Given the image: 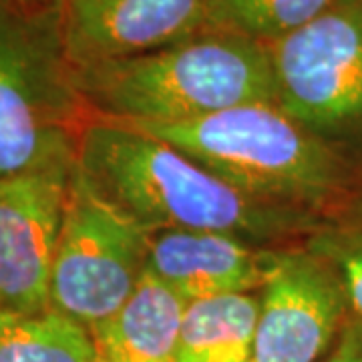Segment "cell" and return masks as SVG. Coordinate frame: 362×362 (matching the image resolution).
<instances>
[{
  "instance_id": "cell-5",
  "label": "cell",
  "mask_w": 362,
  "mask_h": 362,
  "mask_svg": "<svg viewBox=\"0 0 362 362\" xmlns=\"http://www.w3.org/2000/svg\"><path fill=\"white\" fill-rule=\"evenodd\" d=\"M149 244L151 233L95 192L75 163L52 259L49 306L93 330L139 286Z\"/></svg>"
},
{
  "instance_id": "cell-7",
  "label": "cell",
  "mask_w": 362,
  "mask_h": 362,
  "mask_svg": "<svg viewBox=\"0 0 362 362\" xmlns=\"http://www.w3.org/2000/svg\"><path fill=\"white\" fill-rule=\"evenodd\" d=\"M258 298L254 362H320L350 316L337 266L312 246L272 250Z\"/></svg>"
},
{
  "instance_id": "cell-11",
  "label": "cell",
  "mask_w": 362,
  "mask_h": 362,
  "mask_svg": "<svg viewBox=\"0 0 362 362\" xmlns=\"http://www.w3.org/2000/svg\"><path fill=\"white\" fill-rule=\"evenodd\" d=\"M187 302L151 272L119 310L90 330L97 362H177Z\"/></svg>"
},
{
  "instance_id": "cell-2",
  "label": "cell",
  "mask_w": 362,
  "mask_h": 362,
  "mask_svg": "<svg viewBox=\"0 0 362 362\" xmlns=\"http://www.w3.org/2000/svg\"><path fill=\"white\" fill-rule=\"evenodd\" d=\"M127 125L168 141L238 192L272 206L326 216L362 195L358 165L278 105H242L183 123Z\"/></svg>"
},
{
  "instance_id": "cell-4",
  "label": "cell",
  "mask_w": 362,
  "mask_h": 362,
  "mask_svg": "<svg viewBox=\"0 0 362 362\" xmlns=\"http://www.w3.org/2000/svg\"><path fill=\"white\" fill-rule=\"evenodd\" d=\"M89 119L63 45L61 4L0 0V177L75 159Z\"/></svg>"
},
{
  "instance_id": "cell-15",
  "label": "cell",
  "mask_w": 362,
  "mask_h": 362,
  "mask_svg": "<svg viewBox=\"0 0 362 362\" xmlns=\"http://www.w3.org/2000/svg\"><path fill=\"white\" fill-rule=\"evenodd\" d=\"M312 247L337 266L350 316L362 322V230L322 233Z\"/></svg>"
},
{
  "instance_id": "cell-6",
  "label": "cell",
  "mask_w": 362,
  "mask_h": 362,
  "mask_svg": "<svg viewBox=\"0 0 362 362\" xmlns=\"http://www.w3.org/2000/svg\"><path fill=\"white\" fill-rule=\"evenodd\" d=\"M276 105L334 145L362 139V0L268 42Z\"/></svg>"
},
{
  "instance_id": "cell-16",
  "label": "cell",
  "mask_w": 362,
  "mask_h": 362,
  "mask_svg": "<svg viewBox=\"0 0 362 362\" xmlns=\"http://www.w3.org/2000/svg\"><path fill=\"white\" fill-rule=\"evenodd\" d=\"M320 362H362V322L349 316L337 342Z\"/></svg>"
},
{
  "instance_id": "cell-1",
  "label": "cell",
  "mask_w": 362,
  "mask_h": 362,
  "mask_svg": "<svg viewBox=\"0 0 362 362\" xmlns=\"http://www.w3.org/2000/svg\"><path fill=\"white\" fill-rule=\"evenodd\" d=\"M75 163L95 192L149 233H232L254 244L310 230L314 216L238 192L168 141L127 123L90 117Z\"/></svg>"
},
{
  "instance_id": "cell-8",
  "label": "cell",
  "mask_w": 362,
  "mask_h": 362,
  "mask_svg": "<svg viewBox=\"0 0 362 362\" xmlns=\"http://www.w3.org/2000/svg\"><path fill=\"white\" fill-rule=\"evenodd\" d=\"M75 159L0 177V308L49 306L51 270Z\"/></svg>"
},
{
  "instance_id": "cell-12",
  "label": "cell",
  "mask_w": 362,
  "mask_h": 362,
  "mask_svg": "<svg viewBox=\"0 0 362 362\" xmlns=\"http://www.w3.org/2000/svg\"><path fill=\"white\" fill-rule=\"evenodd\" d=\"M259 298L230 294L189 302L177 362H254Z\"/></svg>"
},
{
  "instance_id": "cell-10",
  "label": "cell",
  "mask_w": 362,
  "mask_h": 362,
  "mask_svg": "<svg viewBox=\"0 0 362 362\" xmlns=\"http://www.w3.org/2000/svg\"><path fill=\"white\" fill-rule=\"evenodd\" d=\"M270 258L272 250L232 233L156 232L147 270L189 304L254 294L266 280Z\"/></svg>"
},
{
  "instance_id": "cell-17",
  "label": "cell",
  "mask_w": 362,
  "mask_h": 362,
  "mask_svg": "<svg viewBox=\"0 0 362 362\" xmlns=\"http://www.w3.org/2000/svg\"><path fill=\"white\" fill-rule=\"evenodd\" d=\"M13 2H18L23 6H33V8H39V6H49V4H54L59 0H13Z\"/></svg>"
},
{
  "instance_id": "cell-3",
  "label": "cell",
  "mask_w": 362,
  "mask_h": 362,
  "mask_svg": "<svg viewBox=\"0 0 362 362\" xmlns=\"http://www.w3.org/2000/svg\"><path fill=\"white\" fill-rule=\"evenodd\" d=\"M73 73L90 117L121 123H183L242 105H276L268 47L228 28Z\"/></svg>"
},
{
  "instance_id": "cell-9",
  "label": "cell",
  "mask_w": 362,
  "mask_h": 362,
  "mask_svg": "<svg viewBox=\"0 0 362 362\" xmlns=\"http://www.w3.org/2000/svg\"><path fill=\"white\" fill-rule=\"evenodd\" d=\"M73 69L159 51L211 26V0H59Z\"/></svg>"
},
{
  "instance_id": "cell-18",
  "label": "cell",
  "mask_w": 362,
  "mask_h": 362,
  "mask_svg": "<svg viewBox=\"0 0 362 362\" xmlns=\"http://www.w3.org/2000/svg\"><path fill=\"white\" fill-rule=\"evenodd\" d=\"M361 197H362V195H361Z\"/></svg>"
},
{
  "instance_id": "cell-13",
  "label": "cell",
  "mask_w": 362,
  "mask_h": 362,
  "mask_svg": "<svg viewBox=\"0 0 362 362\" xmlns=\"http://www.w3.org/2000/svg\"><path fill=\"white\" fill-rule=\"evenodd\" d=\"M0 362H97L89 328L61 312L0 308Z\"/></svg>"
},
{
  "instance_id": "cell-14",
  "label": "cell",
  "mask_w": 362,
  "mask_h": 362,
  "mask_svg": "<svg viewBox=\"0 0 362 362\" xmlns=\"http://www.w3.org/2000/svg\"><path fill=\"white\" fill-rule=\"evenodd\" d=\"M342 0H211V26L242 33L264 45L308 25Z\"/></svg>"
}]
</instances>
